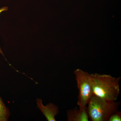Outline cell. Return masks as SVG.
Wrapping results in <instances>:
<instances>
[{
  "instance_id": "cell-1",
  "label": "cell",
  "mask_w": 121,
  "mask_h": 121,
  "mask_svg": "<svg viewBox=\"0 0 121 121\" xmlns=\"http://www.w3.org/2000/svg\"><path fill=\"white\" fill-rule=\"evenodd\" d=\"M93 95L111 101H116L120 93L119 82L121 78L97 73L91 74Z\"/></svg>"
},
{
  "instance_id": "cell-2",
  "label": "cell",
  "mask_w": 121,
  "mask_h": 121,
  "mask_svg": "<svg viewBox=\"0 0 121 121\" xmlns=\"http://www.w3.org/2000/svg\"><path fill=\"white\" fill-rule=\"evenodd\" d=\"M87 104L91 121H107L111 115L118 110L120 103L106 100L93 95Z\"/></svg>"
},
{
  "instance_id": "cell-3",
  "label": "cell",
  "mask_w": 121,
  "mask_h": 121,
  "mask_svg": "<svg viewBox=\"0 0 121 121\" xmlns=\"http://www.w3.org/2000/svg\"><path fill=\"white\" fill-rule=\"evenodd\" d=\"M78 89V105L79 107L86 106L93 95L91 74L82 69L74 71Z\"/></svg>"
},
{
  "instance_id": "cell-4",
  "label": "cell",
  "mask_w": 121,
  "mask_h": 121,
  "mask_svg": "<svg viewBox=\"0 0 121 121\" xmlns=\"http://www.w3.org/2000/svg\"><path fill=\"white\" fill-rule=\"evenodd\" d=\"M68 121H89L87 106L75 107L72 109H69L67 112Z\"/></svg>"
},
{
  "instance_id": "cell-5",
  "label": "cell",
  "mask_w": 121,
  "mask_h": 121,
  "mask_svg": "<svg viewBox=\"0 0 121 121\" xmlns=\"http://www.w3.org/2000/svg\"><path fill=\"white\" fill-rule=\"evenodd\" d=\"M37 107L40 110L43 114L48 121H56L55 117L59 113L58 107L52 103H50L47 105H43V101L41 99H37Z\"/></svg>"
},
{
  "instance_id": "cell-6",
  "label": "cell",
  "mask_w": 121,
  "mask_h": 121,
  "mask_svg": "<svg viewBox=\"0 0 121 121\" xmlns=\"http://www.w3.org/2000/svg\"><path fill=\"white\" fill-rule=\"evenodd\" d=\"M10 115V112L2 99L0 97V117L2 121H8Z\"/></svg>"
},
{
  "instance_id": "cell-7",
  "label": "cell",
  "mask_w": 121,
  "mask_h": 121,
  "mask_svg": "<svg viewBox=\"0 0 121 121\" xmlns=\"http://www.w3.org/2000/svg\"><path fill=\"white\" fill-rule=\"evenodd\" d=\"M121 121V112L117 110L111 115L107 121Z\"/></svg>"
},
{
  "instance_id": "cell-8",
  "label": "cell",
  "mask_w": 121,
  "mask_h": 121,
  "mask_svg": "<svg viewBox=\"0 0 121 121\" xmlns=\"http://www.w3.org/2000/svg\"><path fill=\"white\" fill-rule=\"evenodd\" d=\"M8 8L7 7H3L2 8H0V13H2V12L8 11ZM0 52L3 55V53H2V51H1L0 47Z\"/></svg>"
},
{
  "instance_id": "cell-9",
  "label": "cell",
  "mask_w": 121,
  "mask_h": 121,
  "mask_svg": "<svg viewBox=\"0 0 121 121\" xmlns=\"http://www.w3.org/2000/svg\"><path fill=\"white\" fill-rule=\"evenodd\" d=\"M0 121H2V120H1V118L0 117Z\"/></svg>"
}]
</instances>
